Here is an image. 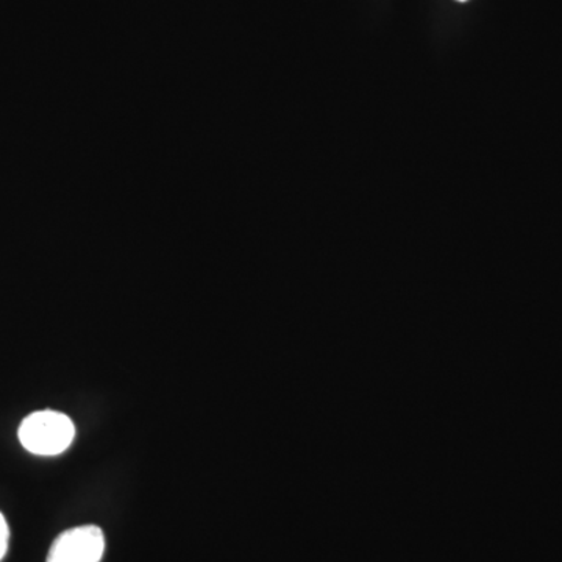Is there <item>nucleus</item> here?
<instances>
[{
  "instance_id": "nucleus-4",
  "label": "nucleus",
  "mask_w": 562,
  "mask_h": 562,
  "mask_svg": "<svg viewBox=\"0 0 562 562\" xmlns=\"http://www.w3.org/2000/svg\"><path fill=\"white\" fill-rule=\"evenodd\" d=\"M458 2H468V0H458Z\"/></svg>"
},
{
  "instance_id": "nucleus-3",
  "label": "nucleus",
  "mask_w": 562,
  "mask_h": 562,
  "mask_svg": "<svg viewBox=\"0 0 562 562\" xmlns=\"http://www.w3.org/2000/svg\"><path fill=\"white\" fill-rule=\"evenodd\" d=\"M9 541H10V528L9 524H7L5 517L0 513V561L3 560V557L7 554V550H9Z\"/></svg>"
},
{
  "instance_id": "nucleus-1",
  "label": "nucleus",
  "mask_w": 562,
  "mask_h": 562,
  "mask_svg": "<svg viewBox=\"0 0 562 562\" xmlns=\"http://www.w3.org/2000/svg\"><path fill=\"white\" fill-rule=\"evenodd\" d=\"M18 436L27 452L38 457H57L74 442L76 427L66 414L43 409L22 420Z\"/></svg>"
},
{
  "instance_id": "nucleus-2",
  "label": "nucleus",
  "mask_w": 562,
  "mask_h": 562,
  "mask_svg": "<svg viewBox=\"0 0 562 562\" xmlns=\"http://www.w3.org/2000/svg\"><path fill=\"white\" fill-rule=\"evenodd\" d=\"M105 536L95 525L70 528L52 543L46 562H101Z\"/></svg>"
}]
</instances>
